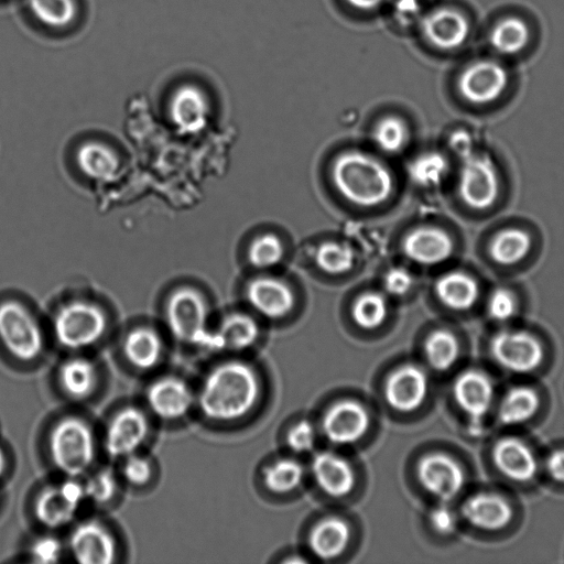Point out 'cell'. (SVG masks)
Listing matches in <instances>:
<instances>
[{"instance_id":"4316f807","label":"cell","mask_w":564,"mask_h":564,"mask_svg":"<svg viewBox=\"0 0 564 564\" xmlns=\"http://www.w3.org/2000/svg\"><path fill=\"white\" fill-rule=\"evenodd\" d=\"M58 381L64 392L72 399L88 398L96 389L98 375L95 365L86 358L66 360L58 370Z\"/></svg>"},{"instance_id":"ee69618b","label":"cell","mask_w":564,"mask_h":564,"mask_svg":"<svg viewBox=\"0 0 564 564\" xmlns=\"http://www.w3.org/2000/svg\"><path fill=\"white\" fill-rule=\"evenodd\" d=\"M121 473L130 485L144 486L152 478L153 467L148 457L133 453L123 458Z\"/></svg>"},{"instance_id":"277c9868","label":"cell","mask_w":564,"mask_h":564,"mask_svg":"<svg viewBox=\"0 0 564 564\" xmlns=\"http://www.w3.org/2000/svg\"><path fill=\"white\" fill-rule=\"evenodd\" d=\"M165 315L167 326L176 339L210 350L212 333L206 328L207 307L198 292L189 288L173 292L167 300Z\"/></svg>"},{"instance_id":"5bb4252c","label":"cell","mask_w":564,"mask_h":564,"mask_svg":"<svg viewBox=\"0 0 564 564\" xmlns=\"http://www.w3.org/2000/svg\"><path fill=\"white\" fill-rule=\"evenodd\" d=\"M69 550L82 564H110L117 555V544L109 530L97 521L76 525L69 536Z\"/></svg>"},{"instance_id":"f35d334b","label":"cell","mask_w":564,"mask_h":564,"mask_svg":"<svg viewBox=\"0 0 564 564\" xmlns=\"http://www.w3.org/2000/svg\"><path fill=\"white\" fill-rule=\"evenodd\" d=\"M315 260L325 272L339 274L351 269L355 254L346 243L324 242L318 247Z\"/></svg>"},{"instance_id":"d4e9b609","label":"cell","mask_w":564,"mask_h":564,"mask_svg":"<svg viewBox=\"0 0 564 564\" xmlns=\"http://www.w3.org/2000/svg\"><path fill=\"white\" fill-rule=\"evenodd\" d=\"M440 301L448 308L466 311L471 308L479 297V285L468 273L459 270L443 274L435 285Z\"/></svg>"},{"instance_id":"b9f144b4","label":"cell","mask_w":564,"mask_h":564,"mask_svg":"<svg viewBox=\"0 0 564 564\" xmlns=\"http://www.w3.org/2000/svg\"><path fill=\"white\" fill-rule=\"evenodd\" d=\"M117 488V478L113 471L107 468L96 471L84 482L86 498L99 505L109 502L115 497Z\"/></svg>"},{"instance_id":"7a4b0ae2","label":"cell","mask_w":564,"mask_h":564,"mask_svg":"<svg viewBox=\"0 0 564 564\" xmlns=\"http://www.w3.org/2000/svg\"><path fill=\"white\" fill-rule=\"evenodd\" d=\"M333 181L340 194L361 207H375L386 202L393 188L389 170L369 154L348 151L333 164Z\"/></svg>"},{"instance_id":"ffe728a7","label":"cell","mask_w":564,"mask_h":564,"mask_svg":"<svg viewBox=\"0 0 564 564\" xmlns=\"http://www.w3.org/2000/svg\"><path fill=\"white\" fill-rule=\"evenodd\" d=\"M208 112V101L197 87L184 85L174 91L170 105V115L181 133L195 134L200 132L207 124Z\"/></svg>"},{"instance_id":"9c48e42d","label":"cell","mask_w":564,"mask_h":564,"mask_svg":"<svg viewBox=\"0 0 564 564\" xmlns=\"http://www.w3.org/2000/svg\"><path fill=\"white\" fill-rule=\"evenodd\" d=\"M86 499L84 484L68 477L65 481L45 487L34 501V514L46 528L57 529L68 524Z\"/></svg>"},{"instance_id":"603a6c76","label":"cell","mask_w":564,"mask_h":564,"mask_svg":"<svg viewBox=\"0 0 564 564\" xmlns=\"http://www.w3.org/2000/svg\"><path fill=\"white\" fill-rule=\"evenodd\" d=\"M249 303L267 317L278 318L288 314L294 305V294L281 280L261 276L247 288Z\"/></svg>"},{"instance_id":"484cf974","label":"cell","mask_w":564,"mask_h":564,"mask_svg":"<svg viewBox=\"0 0 564 564\" xmlns=\"http://www.w3.org/2000/svg\"><path fill=\"white\" fill-rule=\"evenodd\" d=\"M122 348L127 360L140 370L154 368L163 352L159 334L150 327H138L129 332Z\"/></svg>"},{"instance_id":"816d5d0a","label":"cell","mask_w":564,"mask_h":564,"mask_svg":"<svg viewBox=\"0 0 564 564\" xmlns=\"http://www.w3.org/2000/svg\"><path fill=\"white\" fill-rule=\"evenodd\" d=\"M395 8L402 19H410L417 11V0H398Z\"/></svg>"},{"instance_id":"f907efd6","label":"cell","mask_w":564,"mask_h":564,"mask_svg":"<svg viewBox=\"0 0 564 564\" xmlns=\"http://www.w3.org/2000/svg\"><path fill=\"white\" fill-rule=\"evenodd\" d=\"M449 142L453 151L457 154L459 159L471 153L475 150L471 138L466 132L463 131L454 133Z\"/></svg>"},{"instance_id":"5b68a950","label":"cell","mask_w":564,"mask_h":564,"mask_svg":"<svg viewBox=\"0 0 564 564\" xmlns=\"http://www.w3.org/2000/svg\"><path fill=\"white\" fill-rule=\"evenodd\" d=\"M58 343L68 349H82L96 344L105 334L107 317L99 306L76 301L64 305L53 323Z\"/></svg>"},{"instance_id":"f5cc1de1","label":"cell","mask_w":564,"mask_h":564,"mask_svg":"<svg viewBox=\"0 0 564 564\" xmlns=\"http://www.w3.org/2000/svg\"><path fill=\"white\" fill-rule=\"evenodd\" d=\"M352 7L361 10H370L380 6L384 0H347Z\"/></svg>"},{"instance_id":"9a60e30c","label":"cell","mask_w":564,"mask_h":564,"mask_svg":"<svg viewBox=\"0 0 564 564\" xmlns=\"http://www.w3.org/2000/svg\"><path fill=\"white\" fill-rule=\"evenodd\" d=\"M147 402L156 416L173 421L183 417L191 410L194 395L183 379L165 376L149 386Z\"/></svg>"},{"instance_id":"f1b7e54d","label":"cell","mask_w":564,"mask_h":564,"mask_svg":"<svg viewBox=\"0 0 564 564\" xmlns=\"http://www.w3.org/2000/svg\"><path fill=\"white\" fill-rule=\"evenodd\" d=\"M78 167L88 177L110 182L118 175L119 160L116 153L99 142H87L76 154Z\"/></svg>"},{"instance_id":"1f68e13d","label":"cell","mask_w":564,"mask_h":564,"mask_svg":"<svg viewBox=\"0 0 564 564\" xmlns=\"http://www.w3.org/2000/svg\"><path fill=\"white\" fill-rule=\"evenodd\" d=\"M540 405L536 391L527 386L513 387L501 400L498 417L505 425H517L534 416Z\"/></svg>"},{"instance_id":"d6986e66","label":"cell","mask_w":564,"mask_h":564,"mask_svg":"<svg viewBox=\"0 0 564 564\" xmlns=\"http://www.w3.org/2000/svg\"><path fill=\"white\" fill-rule=\"evenodd\" d=\"M454 241L443 229L421 227L412 230L403 241V251L412 261L433 265L440 264L454 252Z\"/></svg>"},{"instance_id":"7dc6e473","label":"cell","mask_w":564,"mask_h":564,"mask_svg":"<svg viewBox=\"0 0 564 564\" xmlns=\"http://www.w3.org/2000/svg\"><path fill=\"white\" fill-rule=\"evenodd\" d=\"M413 278L404 268L390 269L383 279L386 291L394 296L404 295L412 286Z\"/></svg>"},{"instance_id":"681fc988","label":"cell","mask_w":564,"mask_h":564,"mask_svg":"<svg viewBox=\"0 0 564 564\" xmlns=\"http://www.w3.org/2000/svg\"><path fill=\"white\" fill-rule=\"evenodd\" d=\"M545 467L551 478L564 482V449L552 452L546 458Z\"/></svg>"},{"instance_id":"f546056e","label":"cell","mask_w":564,"mask_h":564,"mask_svg":"<svg viewBox=\"0 0 564 564\" xmlns=\"http://www.w3.org/2000/svg\"><path fill=\"white\" fill-rule=\"evenodd\" d=\"M532 248L531 236L518 227L499 230L490 241L489 254L494 262L512 265L527 258Z\"/></svg>"},{"instance_id":"d6a6232c","label":"cell","mask_w":564,"mask_h":564,"mask_svg":"<svg viewBox=\"0 0 564 564\" xmlns=\"http://www.w3.org/2000/svg\"><path fill=\"white\" fill-rule=\"evenodd\" d=\"M527 23L516 17L500 20L490 32V44L500 54L511 55L525 47L529 41Z\"/></svg>"},{"instance_id":"4dcf8cb0","label":"cell","mask_w":564,"mask_h":564,"mask_svg":"<svg viewBox=\"0 0 564 564\" xmlns=\"http://www.w3.org/2000/svg\"><path fill=\"white\" fill-rule=\"evenodd\" d=\"M350 536L346 522L337 518L321 521L310 535V546L321 558L329 560L343 553Z\"/></svg>"},{"instance_id":"74e56055","label":"cell","mask_w":564,"mask_h":564,"mask_svg":"<svg viewBox=\"0 0 564 564\" xmlns=\"http://www.w3.org/2000/svg\"><path fill=\"white\" fill-rule=\"evenodd\" d=\"M30 9L41 23L53 28L67 25L76 13L74 0H30Z\"/></svg>"},{"instance_id":"7bdbcfd3","label":"cell","mask_w":564,"mask_h":564,"mask_svg":"<svg viewBox=\"0 0 564 564\" xmlns=\"http://www.w3.org/2000/svg\"><path fill=\"white\" fill-rule=\"evenodd\" d=\"M518 310L516 295L507 288H496L488 296L487 313L496 322L503 323L511 319Z\"/></svg>"},{"instance_id":"bcb514c9","label":"cell","mask_w":564,"mask_h":564,"mask_svg":"<svg viewBox=\"0 0 564 564\" xmlns=\"http://www.w3.org/2000/svg\"><path fill=\"white\" fill-rule=\"evenodd\" d=\"M315 443V430L307 421L295 424L288 434L289 446L297 453L311 451Z\"/></svg>"},{"instance_id":"ac0fdd59","label":"cell","mask_w":564,"mask_h":564,"mask_svg":"<svg viewBox=\"0 0 564 564\" xmlns=\"http://www.w3.org/2000/svg\"><path fill=\"white\" fill-rule=\"evenodd\" d=\"M427 391V377L414 365H405L397 369L388 378L384 389L388 403L401 412L419 408L426 398Z\"/></svg>"},{"instance_id":"ba28073f","label":"cell","mask_w":564,"mask_h":564,"mask_svg":"<svg viewBox=\"0 0 564 564\" xmlns=\"http://www.w3.org/2000/svg\"><path fill=\"white\" fill-rule=\"evenodd\" d=\"M490 355L503 369L516 373L534 371L544 357L541 343L525 330L503 329L490 341Z\"/></svg>"},{"instance_id":"f6af8a7d","label":"cell","mask_w":564,"mask_h":564,"mask_svg":"<svg viewBox=\"0 0 564 564\" xmlns=\"http://www.w3.org/2000/svg\"><path fill=\"white\" fill-rule=\"evenodd\" d=\"M62 543L51 535L40 536L30 547L32 561L41 564L57 563L62 556Z\"/></svg>"},{"instance_id":"8d00e7d4","label":"cell","mask_w":564,"mask_h":564,"mask_svg":"<svg viewBox=\"0 0 564 564\" xmlns=\"http://www.w3.org/2000/svg\"><path fill=\"white\" fill-rule=\"evenodd\" d=\"M303 478L302 466L293 459H281L263 471L265 486L274 492H288L299 486Z\"/></svg>"},{"instance_id":"44dd1931","label":"cell","mask_w":564,"mask_h":564,"mask_svg":"<svg viewBox=\"0 0 564 564\" xmlns=\"http://www.w3.org/2000/svg\"><path fill=\"white\" fill-rule=\"evenodd\" d=\"M422 29L430 43L441 50L459 47L469 33V24L464 14L451 8L430 12L423 19Z\"/></svg>"},{"instance_id":"836d02e7","label":"cell","mask_w":564,"mask_h":564,"mask_svg":"<svg viewBox=\"0 0 564 564\" xmlns=\"http://www.w3.org/2000/svg\"><path fill=\"white\" fill-rule=\"evenodd\" d=\"M459 346L456 337L445 329L433 332L425 343V355L430 365L440 371L454 366L458 358Z\"/></svg>"},{"instance_id":"7402d4cb","label":"cell","mask_w":564,"mask_h":564,"mask_svg":"<svg viewBox=\"0 0 564 564\" xmlns=\"http://www.w3.org/2000/svg\"><path fill=\"white\" fill-rule=\"evenodd\" d=\"M462 516L475 528L499 530L509 524L513 511L510 503L499 495L479 492L463 503Z\"/></svg>"},{"instance_id":"8fae6325","label":"cell","mask_w":564,"mask_h":564,"mask_svg":"<svg viewBox=\"0 0 564 564\" xmlns=\"http://www.w3.org/2000/svg\"><path fill=\"white\" fill-rule=\"evenodd\" d=\"M149 433L147 415L138 408L126 406L109 421L105 433V449L112 458H124L138 451Z\"/></svg>"},{"instance_id":"e575fe53","label":"cell","mask_w":564,"mask_h":564,"mask_svg":"<svg viewBox=\"0 0 564 564\" xmlns=\"http://www.w3.org/2000/svg\"><path fill=\"white\" fill-rule=\"evenodd\" d=\"M447 159L437 152H426L416 156L409 166L413 182L424 187L438 185L447 175Z\"/></svg>"},{"instance_id":"60d3db41","label":"cell","mask_w":564,"mask_h":564,"mask_svg":"<svg viewBox=\"0 0 564 564\" xmlns=\"http://www.w3.org/2000/svg\"><path fill=\"white\" fill-rule=\"evenodd\" d=\"M249 260L257 268L275 265L283 257V246L274 235L257 238L249 248Z\"/></svg>"},{"instance_id":"3957f363","label":"cell","mask_w":564,"mask_h":564,"mask_svg":"<svg viewBox=\"0 0 564 564\" xmlns=\"http://www.w3.org/2000/svg\"><path fill=\"white\" fill-rule=\"evenodd\" d=\"M48 453L54 466L67 477L84 475L95 458L90 426L76 416L61 419L51 430Z\"/></svg>"},{"instance_id":"4fadbf2b","label":"cell","mask_w":564,"mask_h":564,"mask_svg":"<svg viewBox=\"0 0 564 564\" xmlns=\"http://www.w3.org/2000/svg\"><path fill=\"white\" fill-rule=\"evenodd\" d=\"M453 394L458 406L468 415L473 430L480 427L495 395L490 377L478 369L466 370L456 378Z\"/></svg>"},{"instance_id":"83f0119b","label":"cell","mask_w":564,"mask_h":564,"mask_svg":"<svg viewBox=\"0 0 564 564\" xmlns=\"http://www.w3.org/2000/svg\"><path fill=\"white\" fill-rule=\"evenodd\" d=\"M256 322L245 314H231L220 324L219 329L213 333L212 350H239L249 347L258 337Z\"/></svg>"},{"instance_id":"52a82bcc","label":"cell","mask_w":564,"mask_h":564,"mask_svg":"<svg viewBox=\"0 0 564 564\" xmlns=\"http://www.w3.org/2000/svg\"><path fill=\"white\" fill-rule=\"evenodd\" d=\"M458 192L462 200L471 209L486 210L499 197L500 182L492 160L474 150L460 158Z\"/></svg>"},{"instance_id":"ab89813d","label":"cell","mask_w":564,"mask_h":564,"mask_svg":"<svg viewBox=\"0 0 564 564\" xmlns=\"http://www.w3.org/2000/svg\"><path fill=\"white\" fill-rule=\"evenodd\" d=\"M408 129L402 120L387 117L379 121L373 131V140L384 152L400 151L408 141Z\"/></svg>"},{"instance_id":"c3c4849f","label":"cell","mask_w":564,"mask_h":564,"mask_svg":"<svg viewBox=\"0 0 564 564\" xmlns=\"http://www.w3.org/2000/svg\"><path fill=\"white\" fill-rule=\"evenodd\" d=\"M431 523L441 534H451L456 530L457 519L447 505H440L431 513Z\"/></svg>"},{"instance_id":"8992f818","label":"cell","mask_w":564,"mask_h":564,"mask_svg":"<svg viewBox=\"0 0 564 564\" xmlns=\"http://www.w3.org/2000/svg\"><path fill=\"white\" fill-rule=\"evenodd\" d=\"M0 340L13 357L22 361L36 359L44 347L39 323L15 301L0 304Z\"/></svg>"},{"instance_id":"d590c367","label":"cell","mask_w":564,"mask_h":564,"mask_svg":"<svg viewBox=\"0 0 564 564\" xmlns=\"http://www.w3.org/2000/svg\"><path fill=\"white\" fill-rule=\"evenodd\" d=\"M388 312L383 295L376 292L361 294L352 305V318L362 328L373 329L381 325Z\"/></svg>"},{"instance_id":"7c38bea8","label":"cell","mask_w":564,"mask_h":564,"mask_svg":"<svg viewBox=\"0 0 564 564\" xmlns=\"http://www.w3.org/2000/svg\"><path fill=\"white\" fill-rule=\"evenodd\" d=\"M417 476L422 486L444 502L458 496L465 485L462 466L443 453L424 456L419 463Z\"/></svg>"},{"instance_id":"2e32d148","label":"cell","mask_w":564,"mask_h":564,"mask_svg":"<svg viewBox=\"0 0 564 564\" xmlns=\"http://www.w3.org/2000/svg\"><path fill=\"white\" fill-rule=\"evenodd\" d=\"M492 462L507 478L517 482L531 481L538 471V460L531 447L521 438L506 436L492 447Z\"/></svg>"},{"instance_id":"db71d44e","label":"cell","mask_w":564,"mask_h":564,"mask_svg":"<svg viewBox=\"0 0 564 564\" xmlns=\"http://www.w3.org/2000/svg\"><path fill=\"white\" fill-rule=\"evenodd\" d=\"M6 465H7L6 455H4L3 451H2V448L0 447V476L4 471Z\"/></svg>"},{"instance_id":"cb8c5ba5","label":"cell","mask_w":564,"mask_h":564,"mask_svg":"<svg viewBox=\"0 0 564 564\" xmlns=\"http://www.w3.org/2000/svg\"><path fill=\"white\" fill-rule=\"evenodd\" d=\"M312 473L321 489L333 497L348 494L355 484L351 466L334 453H318L312 462Z\"/></svg>"},{"instance_id":"e0dca14e","label":"cell","mask_w":564,"mask_h":564,"mask_svg":"<svg viewBox=\"0 0 564 564\" xmlns=\"http://www.w3.org/2000/svg\"><path fill=\"white\" fill-rule=\"evenodd\" d=\"M369 425L365 408L355 401L344 400L334 404L325 414L323 430L336 444H350L364 436Z\"/></svg>"},{"instance_id":"30bf717a","label":"cell","mask_w":564,"mask_h":564,"mask_svg":"<svg viewBox=\"0 0 564 564\" xmlns=\"http://www.w3.org/2000/svg\"><path fill=\"white\" fill-rule=\"evenodd\" d=\"M507 69L498 62L484 59L468 65L458 78L462 97L473 105L496 101L508 85Z\"/></svg>"},{"instance_id":"6da1fadb","label":"cell","mask_w":564,"mask_h":564,"mask_svg":"<svg viewBox=\"0 0 564 564\" xmlns=\"http://www.w3.org/2000/svg\"><path fill=\"white\" fill-rule=\"evenodd\" d=\"M259 392L252 369L238 361L215 367L205 378L198 403L205 416L230 421L245 415L254 404Z\"/></svg>"}]
</instances>
